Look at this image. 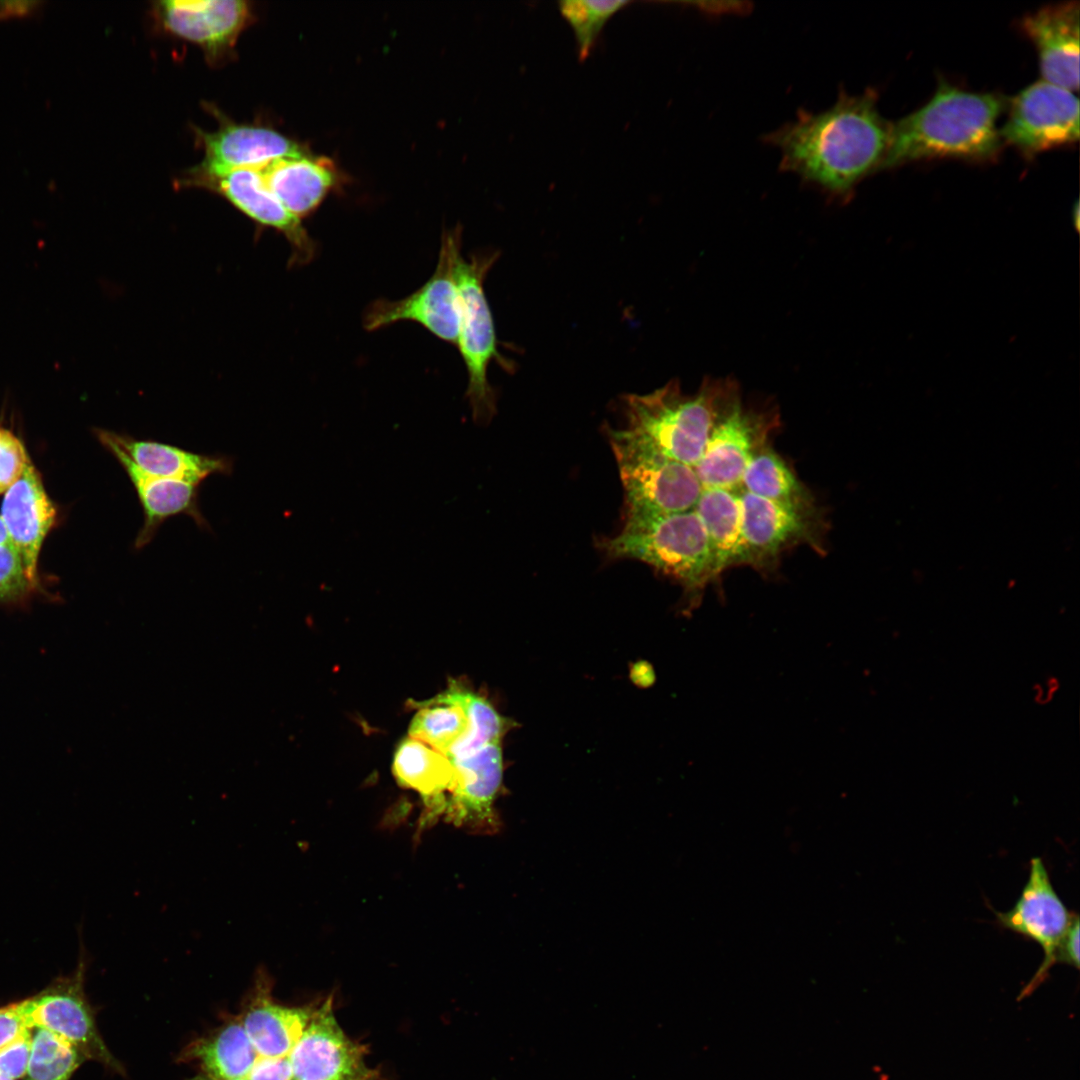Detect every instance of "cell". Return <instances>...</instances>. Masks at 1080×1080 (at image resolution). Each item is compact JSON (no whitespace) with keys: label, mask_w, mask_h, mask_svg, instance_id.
<instances>
[{"label":"cell","mask_w":1080,"mask_h":1080,"mask_svg":"<svg viewBox=\"0 0 1080 1080\" xmlns=\"http://www.w3.org/2000/svg\"><path fill=\"white\" fill-rule=\"evenodd\" d=\"M868 89L851 95L840 89L827 109H800L794 121L769 132L763 141L780 152L779 169L797 176L832 202H846L856 186L881 170L892 124Z\"/></svg>","instance_id":"6da1fadb"},{"label":"cell","mask_w":1080,"mask_h":1080,"mask_svg":"<svg viewBox=\"0 0 1080 1080\" xmlns=\"http://www.w3.org/2000/svg\"><path fill=\"white\" fill-rule=\"evenodd\" d=\"M1002 99L971 93L942 82L919 110L891 126L881 169L910 161L960 157L987 159L1000 148L997 128Z\"/></svg>","instance_id":"7a4b0ae2"},{"label":"cell","mask_w":1080,"mask_h":1080,"mask_svg":"<svg viewBox=\"0 0 1080 1080\" xmlns=\"http://www.w3.org/2000/svg\"><path fill=\"white\" fill-rule=\"evenodd\" d=\"M740 391L731 377H705L698 391L686 394L677 379L648 394L622 397L627 437L658 453L695 467L720 414Z\"/></svg>","instance_id":"3957f363"},{"label":"cell","mask_w":1080,"mask_h":1080,"mask_svg":"<svg viewBox=\"0 0 1080 1080\" xmlns=\"http://www.w3.org/2000/svg\"><path fill=\"white\" fill-rule=\"evenodd\" d=\"M596 546L609 560L644 562L684 589L687 609L716 577L706 529L695 509L672 514H625L622 529Z\"/></svg>","instance_id":"277c9868"},{"label":"cell","mask_w":1080,"mask_h":1080,"mask_svg":"<svg viewBox=\"0 0 1080 1080\" xmlns=\"http://www.w3.org/2000/svg\"><path fill=\"white\" fill-rule=\"evenodd\" d=\"M498 254L479 253L469 258L461 251L454 261V278L459 301V326L456 346L468 374L465 397L472 417L479 425L488 424L496 414V395L488 381V367L495 360L504 369L512 366L499 353L492 312L484 292V280Z\"/></svg>","instance_id":"5b68a950"},{"label":"cell","mask_w":1080,"mask_h":1080,"mask_svg":"<svg viewBox=\"0 0 1080 1080\" xmlns=\"http://www.w3.org/2000/svg\"><path fill=\"white\" fill-rule=\"evenodd\" d=\"M625 494V514H672L695 508L703 487L694 467L607 429Z\"/></svg>","instance_id":"8992f818"},{"label":"cell","mask_w":1080,"mask_h":1080,"mask_svg":"<svg viewBox=\"0 0 1080 1080\" xmlns=\"http://www.w3.org/2000/svg\"><path fill=\"white\" fill-rule=\"evenodd\" d=\"M745 565L759 570L774 569L780 555L795 546L807 545L825 551L827 525L818 506L796 507L738 491Z\"/></svg>","instance_id":"52a82bcc"},{"label":"cell","mask_w":1080,"mask_h":1080,"mask_svg":"<svg viewBox=\"0 0 1080 1080\" xmlns=\"http://www.w3.org/2000/svg\"><path fill=\"white\" fill-rule=\"evenodd\" d=\"M461 251V231L445 232L432 276L417 290L398 300L377 299L366 309L364 328L376 331L401 321L418 323L437 338L456 344L459 301L454 261Z\"/></svg>","instance_id":"ba28073f"},{"label":"cell","mask_w":1080,"mask_h":1080,"mask_svg":"<svg viewBox=\"0 0 1080 1080\" xmlns=\"http://www.w3.org/2000/svg\"><path fill=\"white\" fill-rule=\"evenodd\" d=\"M779 425L775 408L747 406L741 390L728 402L716 421L704 453L694 467L703 489H741L744 470Z\"/></svg>","instance_id":"9c48e42d"},{"label":"cell","mask_w":1080,"mask_h":1080,"mask_svg":"<svg viewBox=\"0 0 1080 1080\" xmlns=\"http://www.w3.org/2000/svg\"><path fill=\"white\" fill-rule=\"evenodd\" d=\"M85 959L81 953L73 974L57 978L31 998L21 1001L31 1029L42 1028L71 1044L85 1059L122 1072L96 1026L84 991Z\"/></svg>","instance_id":"30bf717a"},{"label":"cell","mask_w":1080,"mask_h":1080,"mask_svg":"<svg viewBox=\"0 0 1080 1080\" xmlns=\"http://www.w3.org/2000/svg\"><path fill=\"white\" fill-rule=\"evenodd\" d=\"M1001 140L1029 154L1079 139V101L1072 91L1038 81L1011 101Z\"/></svg>","instance_id":"8fae6325"},{"label":"cell","mask_w":1080,"mask_h":1080,"mask_svg":"<svg viewBox=\"0 0 1080 1080\" xmlns=\"http://www.w3.org/2000/svg\"><path fill=\"white\" fill-rule=\"evenodd\" d=\"M179 183L181 186H197L215 192L258 225L282 233L291 246L290 263L305 264L313 259L315 243L301 219L290 213L269 191L255 167L222 172H203L192 168Z\"/></svg>","instance_id":"7c38bea8"},{"label":"cell","mask_w":1080,"mask_h":1080,"mask_svg":"<svg viewBox=\"0 0 1080 1080\" xmlns=\"http://www.w3.org/2000/svg\"><path fill=\"white\" fill-rule=\"evenodd\" d=\"M1074 914L1054 890L1042 859L1033 858L1028 880L1015 905L1006 912L995 911L1000 927L1033 940L1044 952L1041 965L1018 999L1032 993L1046 979Z\"/></svg>","instance_id":"4fadbf2b"},{"label":"cell","mask_w":1080,"mask_h":1080,"mask_svg":"<svg viewBox=\"0 0 1080 1080\" xmlns=\"http://www.w3.org/2000/svg\"><path fill=\"white\" fill-rule=\"evenodd\" d=\"M364 1055L365 1048L340 1027L329 996L316 1006L289 1054L293 1080H375Z\"/></svg>","instance_id":"5bb4252c"},{"label":"cell","mask_w":1080,"mask_h":1080,"mask_svg":"<svg viewBox=\"0 0 1080 1080\" xmlns=\"http://www.w3.org/2000/svg\"><path fill=\"white\" fill-rule=\"evenodd\" d=\"M153 15L166 32L198 45L211 63L231 52L253 17L243 0L157 1Z\"/></svg>","instance_id":"9a60e30c"},{"label":"cell","mask_w":1080,"mask_h":1080,"mask_svg":"<svg viewBox=\"0 0 1080 1080\" xmlns=\"http://www.w3.org/2000/svg\"><path fill=\"white\" fill-rule=\"evenodd\" d=\"M502 742L487 744L464 757L450 760L454 785L447 797L445 820L472 832L495 833L500 822L495 802L502 789Z\"/></svg>","instance_id":"2e32d148"},{"label":"cell","mask_w":1080,"mask_h":1080,"mask_svg":"<svg viewBox=\"0 0 1080 1080\" xmlns=\"http://www.w3.org/2000/svg\"><path fill=\"white\" fill-rule=\"evenodd\" d=\"M219 120L216 131L195 128L204 150L203 161L194 167L199 171L257 167L278 158L305 153L300 145L272 128L235 123L221 114Z\"/></svg>","instance_id":"e0dca14e"},{"label":"cell","mask_w":1080,"mask_h":1080,"mask_svg":"<svg viewBox=\"0 0 1080 1080\" xmlns=\"http://www.w3.org/2000/svg\"><path fill=\"white\" fill-rule=\"evenodd\" d=\"M56 516L54 503L29 459L20 478L4 493L0 517L29 579L37 587L40 550Z\"/></svg>","instance_id":"ac0fdd59"},{"label":"cell","mask_w":1080,"mask_h":1080,"mask_svg":"<svg viewBox=\"0 0 1080 1080\" xmlns=\"http://www.w3.org/2000/svg\"><path fill=\"white\" fill-rule=\"evenodd\" d=\"M1079 3L1048 6L1023 20L1045 81L1070 91L1079 87Z\"/></svg>","instance_id":"d6986e66"},{"label":"cell","mask_w":1080,"mask_h":1080,"mask_svg":"<svg viewBox=\"0 0 1080 1080\" xmlns=\"http://www.w3.org/2000/svg\"><path fill=\"white\" fill-rule=\"evenodd\" d=\"M101 444L116 458L128 475L142 507L144 521L134 542L136 549L148 545L162 523L176 515H188L200 528L209 529V524L199 508L200 484L148 476L117 446L108 442Z\"/></svg>","instance_id":"ffe728a7"},{"label":"cell","mask_w":1080,"mask_h":1080,"mask_svg":"<svg viewBox=\"0 0 1080 1080\" xmlns=\"http://www.w3.org/2000/svg\"><path fill=\"white\" fill-rule=\"evenodd\" d=\"M315 1008L314 1004L287 1007L274 1002L270 978L264 969H259L249 1002L239 1019L260 1057H286L303 1034Z\"/></svg>","instance_id":"44dd1931"},{"label":"cell","mask_w":1080,"mask_h":1080,"mask_svg":"<svg viewBox=\"0 0 1080 1080\" xmlns=\"http://www.w3.org/2000/svg\"><path fill=\"white\" fill-rule=\"evenodd\" d=\"M100 443L122 450L148 476L188 481L196 484L212 474L229 475L233 462L227 456L204 455L154 440L137 439L106 429H95Z\"/></svg>","instance_id":"7402d4cb"},{"label":"cell","mask_w":1080,"mask_h":1080,"mask_svg":"<svg viewBox=\"0 0 1080 1080\" xmlns=\"http://www.w3.org/2000/svg\"><path fill=\"white\" fill-rule=\"evenodd\" d=\"M255 168L269 191L299 219L315 210L336 182L331 161L306 152Z\"/></svg>","instance_id":"603a6c76"},{"label":"cell","mask_w":1080,"mask_h":1080,"mask_svg":"<svg viewBox=\"0 0 1080 1080\" xmlns=\"http://www.w3.org/2000/svg\"><path fill=\"white\" fill-rule=\"evenodd\" d=\"M392 770L400 785L421 795L427 808L422 826L443 815L446 793L452 791L455 778L454 767L445 754L408 736L395 752Z\"/></svg>","instance_id":"cb8c5ba5"},{"label":"cell","mask_w":1080,"mask_h":1080,"mask_svg":"<svg viewBox=\"0 0 1080 1080\" xmlns=\"http://www.w3.org/2000/svg\"><path fill=\"white\" fill-rule=\"evenodd\" d=\"M738 491L703 489L694 508L707 532L716 579L731 567L745 565Z\"/></svg>","instance_id":"d4e9b609"},{"label":"cell","mask_w":1080,"mask_h":1080,"mask_svg":"<svg viewBox=\"0 0 1080 1080\" xmlns=\"http://www.w3.org/2000/svg\"><path fill=\"white\" fill-rule=\"evenodd\" d=\"M185 1055L199 1064L204 1075L216 1080H246L260 1057L240 1019L195 1041Z\"/></svg>","instance_id":"484cf974"},{"label":"cell","mask_w":1080,"mask_h":1080,"mask_svg":"<svg viewBox=\"0 0 1080 1080\" xmlns=\"http://www.w3.org/2000/svg\"><path fill=\"white\" fill-rule=\"evenodd\" d=\"M741 488L756 496L785 505L796 507L817 505L810 490L768 443L755 452L749 460L741 478Z\"/></svg>","instance_id":"4316f807"},{"label":"cell","mask_w":1080,"mask_h":1080,"mask_svg":"<svg viewBox=\"0 0 1080 1080\" xmlns=\"http://www.w3.org/2000/svg\"><path fill=\"white\" fill-rule=\"evenodd\" d=\"M469 731L467 712L450 687L440 696L423 703L409 726L410 737L445 755Z\"/></svg>","instance_id":"83f0119b"},{"label":"cell","mask_w":1080,"mask_h":1080,"mask_svg":"<svg viewBox=\"0 0 1080 1080\" xmlns=\"http://www.w3.org/2000/svg\"><path fill=\"white\" fill-rule=\"evenodd\" d=\"M33 1029L25 1080H69L85 1058L52 1032Z\"/></svg>","instance_id":"f1b7e54d"},{"label":"cell","mask_w":1080,"mask_h":1080,"mask_svg":"<svg viewBox=\"0 0 1080 1080\" xmlns=\"http://www.w3.org/2000/svg\"><path fill=\"white\" fill-rule=\"evenodd\" d=\"M629 1L567 0L559 2L561 15L571 26L578 55L585 60L590 54L605 23Z\"/></svg>","instance_id":"f546056e"},{"label":"cell","mask_w":1080,"mask_h":1080,"mask_svg":"<svg viewBox=\"0 0 1080 1080\" xmlns=\"http://www.w3.org/2000/svg\"><path fill=\"white\" fill-rule=\"evenodd\" d=\"M37 588L29 579L14 545L11 542L0 544V604L24 601Z\"/></svg>","instance_id":"4dcf8cb0"},{"label":"cell","mask_w":1080,"mask_h":1080,"mask_svg":"<svg viewBox=\"0 0 1080 1080\" xmlns=\"http://www.w3.org/2000/svg\"><path fill=\"white\" fill-rule=\"evenodd\" d=\"M29 459L20 439L8 429L0 427V494L20 478Z\"/></svg>","instance_id":"1f68e13d"},{"label":"cell","mask_w":1080,"mask_h":1080,"mask_svg":"<svg viewBox=\"0 0 1080 1080\" xmlns=\"http://www.w3.org/2000/svg\"><path fill=\"white\" fill-rule=\"evenodd\" d=\"M31 1038L32 1035L29 1031L0 1049V1075L13 1080L25 1077L30 1056Z\"/></svg>","instance_id":"d6a6232c"},{"label":"cell","mask_w":1080,"mask_h":1080,"mask_svg":"<svg viewBox=\"0 0 1080 1080\" xmlns=\"http://www.w3.org/2000/svg\"><path fill=\"white\" fill-rule=\"evenodd\" d=\"M31 1031L22 1004L14 1002L0 1007V1049Z\"/></svg>","instance_id":"836d02e7"},{"label":"cell","mask_w":1080,"mask_h":1080,"mask_svg":"<svg viewBox=\"0 0 1080 1080\" xmlns=\"http://www.w3.org/2000/svg\"><path fill=\"white\" fill-rule=\"evenodd\" d=\"M246 1080H293L289 1056L259 1057Z\"/></svg>","instance_id":"e575fe53"},{"label":"cell","mask_w":1080,"mask_h":1080,"mask_svg":"<svg viewBox=\"0 0 1080 1080\" xmlns=\"http://www.w3.org/2000/svg\"><path fill=\"white\" fill-rule=\"evenodd\" d=\"M1079 917L1075 913L1058 946L1055 963H1065L1079 969Z\"/></svg>","instance_id":"d590c367"},{"label":"cell","mask_w":1080,"mask_h":1080,"mask_svg":"<svg viewBox=\"0 0 1080 1080\" xmlns=\"http://www.w3.org/2000/svg\"><path fill=\"white\" fill-rule=\"evenodd\" d=\"M43 4L38 0L0 1V20L33 16L42 9Z\"/></svg>","instance_id":"8d00e7d4"},{"label":"cell","mask_w":1080,"mask_h":1080,"mask_svg":"<svg viewBox=\"0 0 1080 1080\" xmlns=\"http://www.w3.org/2000/svg\"><path fill=\"white\" fill-rule=\"evenodd\" d=\"M11 542L8 533L0 517V544Z\"/></svg>","instance_id":"74e56055"},{"label":"cell","mask_w":1080,"mask_h":1080,"mask_svg":"<svg viewBox=\"0 0 1080 1080\" xmlns=\"http://www.w3.org/2000/svg\"><path fill=\"white\" fill-rule=\"evenodd\" d=\"M188 1080H216V1079H213V1078H210V1077H208V1076H206L204 1074H201V1075H198V1076H196L194 1078H191V1079H188Z\"/></svg>","instance_id":"f35d334b"},{"label":"cell","mask_w":1080,"mask_h":1080,"mask_svg":"<svg viewBox=\"0 0 1080 1080\" xmlns=\"http://www.w3.org/2000/svg\"><path fill=\"white\" fill-rule=\"evenodd\" d=\"M0 1080H13V1079H10V1078H8V1077H5V1076H3V1075H0Z\"/></svg>","instance_id":"ab89813d"}]
</instances>
